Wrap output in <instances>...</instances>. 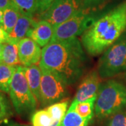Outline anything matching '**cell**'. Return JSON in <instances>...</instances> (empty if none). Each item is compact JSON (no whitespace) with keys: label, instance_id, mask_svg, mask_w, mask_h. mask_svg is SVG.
Here are the masks:
<instances>
[{"label":"cell","instance_id":"6da1fadb","mask_svg":"<svg viewBox=\"0 0 126 126\" xmlns=\"http://www.w3.org/2000/svg\"><path fill=\"white\" fill-rule=\"evenodd\" d=\"M41 68L57 74L71 86L79 80L86 71L87 58L78 38L54 41L42 48Z\"/></svg>","mask_w":126,"mask_h":126},{"label":"cell","instance_id":"7a4b0ae2","mask_svg":"<svg viewBox=\"0 0 126 126\" xmlns=\"http://www.w3.org/2000/svg\"><path fill=\"white\" fill-rule=\"evenodd\" d=\"M126 31V0L103 14L81 36V42L92 56L103 53Z\"/></svg>","mask_w":126,"mask_h":126},{"label":"cell","instance_id":"3957f363","mask_svg":"<svg viewBox=\"0 0 126 126\" xmlns=\"http://www.w3.org/2000/svg\"><path fill=\"white\" fill-rule=\"evenodd\" d=\"M126 108V86L109 80L101 84L94 104V114L99 119L109 118Z\"/></svg>","mask_w":126,"mask_h":126},{"label":"cell","instance_id":"277c9868","mask_svg":"<svg viewBox=\"0 0 126 126\" xmlns=\"http://www.w3.org/2000/svg\"><path fill=\"white\" fill-rule=\"evenodd\" d=\"M104 6H85L54 30L50 41L67 40L81 36L103 14Z\"/></svg>","mask_w":126,"mask_h":126},{"label":"cell","instance_id":"5b68a950","mask_svg":"<svg viewBox=\"0 0 126 126\" xmlns=\"http://www.w3.org/2000/svg\"><path fill=\"white\" fill-rule=\"evenodd\" d=\"M9 97L16 112L22 116L32 115L37 107V101L28 86L25 67L17 66L9 88Z\"/></svg>","mask_w":126,"mask_h":126},{"label":"cell","instance_id":"8992f818","mask_svg":"<svg viewBox=\"0 0 126 126\" xmlns=\"http://www.w3.org/2000/svg\"><path fill=\"white\" fill-rule=\"evenodd\" d=\"M126 70V31L103 53L97 72L102 79L110 78Z\"/></svg>","mask_w":126,"mask_h":126},{"label":"cell","instance_id":"52a82bcc","mask_svg":"<svg viewBox=\"0 0 126 126\" xmlns=\"http://www.w3.org/2000/svg\"><path fill=\"white\" fill-rule=\"evenodd\" d=\"M41 69L42 74L39 104L41 107H45L60 102L66 97L69 93V85L53 72L44 68H41Z\"/></svg>","mask_w":126,"mask_h":126},{"label":"cell","instance_id":"ba28073f","mask_svg":"<svg viewBox=\"0 0 126 126\" xmlns=\"http://www.w3.org/2000/svg\"><path fill=\"white\" fill-rule=\"evenodd\" d=\"M85 6L80 0H56L47 11L39 16V20H46L55 30Z\"/></svg>","mask_w":126,"mask_h":126},{"label":"cell","instance_id":"9c48e42d","mask_svg":"<svg viewBox=\"0 0 126 126\" xmlns=\"http://www.w3.org/2000/svg\"><path fill=\"white\" fill-rule=\"evenodd\" d=\"M101 77L97 71H92L86 75L78 87L74 102H85L97 97L102 84Z\"/></svg>","mask_w":126,"mask_h":126},{"label":"cell","instance_id":"30bf717a","mask_svg":"<svg viewBox=\"0 0 126 126\" xmlns=\"http://www.w3.org/2000/svg\"><path fill=\"white\" fill-rule=\"evenodd\" d=\"M41 52L40 46L29 37H25L18 42L19 60L23 67L39 64Z\"/></svg>","mask_w":126,"mask_h":126},{"label":"cell","instance_id":"8fae6325","mask_svg":"<svg viewBox=\"0 0 126 126\" xmlns=\"http://www.w3.org/2000/svg\"><path fill=\"white\" fill-rule=\"evenodd\" d=\"M54 34L53 26L44 20H36L30 30L27 37L34 41L41 47H44L49 44Z\"/></svg>","mask_w":126,"mask_h":126},{"label":"cell","instance_id":"7c38bea8","mask_svg":"<svg viewBox=\"0 0 126 126\" xmlns=\"http://www.w3.org/2000/svg\"><path fill=\"white\" fill-rule=\"evenodd\" d=\"M25 74L32 93L35 97L37 102L39 103L41 81L42 74L40 66L34 64L30 67H25Z\"/></svg>","mask_w":126,"mask_h":126},{"label":"cell","instance_id":"4fadbf2b","mask_svg":"<svg viewBox=\"0 0 126 126\" xmlns=\"http://www.w3.org/2000/svg\"><path fill=\"white\" fill-rule=\"evenodd\" d=\"M36 21L34 18L20 14L14 30L9 34L10 40L19 41L27 37L29 32L34 26Z\"/></svg>","mask_w":126,"mask_h":126},{"label":"cell","instance_id":"5bb4252c","mask_svg":"<svg viewBox=\"0 0 126 126\" xmlns=\"http://www.w3.org/2000/svg\"><path fill=\"white\" fill-rule=\"evenodd\" d=\"M18 42L19 41L10 40L7 43L4 44L1 63L14 67L21 65L18 54Z\"/></svg>","mask_w":126,"mask_h":126},{"label":"cell","instance_id":"9a60e30c","mask_svg":"<svg viewBox=\"0 0 126 126\" xmlns=\"http://www.w3.org/2000/svg\"><path fill=\"white\" fill-rule=\"evenodd\" d=\"M17 67L0 63V91L9 93L11 83Z\"/></svg>","mask_w":126,"mask_h":126},{"label":"cell","instance_id":"2e32d148","mask_svg":"<svg viewBox=\"0 0 126 126\" xmlns=\"http://www.w3.org/2000/svg\"><path fill=\"white\" fill-rule=\"evenodd\" d=\"M96 97L85 102H72L69 107L74 109L81 117L91 121L94 113V104Z\"/></svg>","mask_w":126,"mask_h":126},{"label":"cell","instance_id":"e0dca14e","mask_svg":"<svg viewBox=\"0 0 126 126\" xmlns=\"http://www.w3.org/2000/svg\"><path fill=\"white\" fill-rule=\"evenodd\" d=\"M11 5L23 15L34 18L37 11L36 0H9Z\"/></svg>","mask_w":126,"mask_h":126},{"label":"cell","instance_id":"ac0fdd59","mask_svg":"<svg viewBox=\"0 0 126 126\" xmlns=\"http://www.w3.org/2000/svg\"><path fill=\"white\" fill-rule=\"evenodd\" d=\"M20 14H21L13 6H10L4 10L3 28L9 34L14 30Z\"/></svg>","mask_w":126,"mask_h":126},{"label":"cell","instance_id":"d6986e66","mask_svg":"<svg viewBox=\"0 0 126 126\" xmlns=\"http://www.w3.org/2000/svg\"><path fill=\"white\" fill-rule=\"evenodd\" d=\"M90 121L81 117L74 109L69 107L61 121L60 126H88Z\"/></svg>","mask_w":126,"mask_h":126},{"label":"cell","instance_id":"ffe728a7","mask_svg":"<svg viewBox=\"0 0 126 126\" xmlns=\"http://www.w3.org/2000/svg\"><path fill=\"white\" fill-rule=\"evenodd\" d=\"M53 122V118L46 109L34 111L31 116L32 126H50Z\"/></svg>","mask_w":126,"mask_h":126},{"label":"cell","instance_id":"44dd1931","mask_svg":"<svg viewBox=\"0 0 126 126\" xmlns=\"http://www.w3.org/2000/svg\"><path fill=\"white\" fill-rule=\"evenodd\" d=\"M69 101H62L53 104L46 107V110L49 113L51 117L54 121H62L63 118L67 111Z\"/></svg>","mask_w":126,"mask_h":126},{"label":"cell","instance_id":"7402d4cb","mask_svg":"<svg viewBox=\"0 0 126 126\" xmlns=\"http://www.w3.org/2000/svg\"><path fill=\"white\" fill-rule=\"evenodd\" d=\"M13 115V111L8 98L0 91V123L5 121Z\"/></svg>","mask_w":126,"mask_h":126},{"label":"cell","instance_id":"603a6c76","mask_svg":"<svg viewBox=\"0 0 126 126\" xmlns=\"http://www.w3.org/2000/svg\"><path fill=\"white\" fill-rule=\"evenodd\" d=\"M107 126H126V112L120 111L110 116Z\"/></svg>","mask_w":126,"mask_h":126},{"label":"cell","instance_id":"cb8c5ba5","mask_svg":"<svg viewBox=\"0 0 126 126\" xmlns=\"http://www.w3.org/2000/svg\"><path fill=\"white\" fill-rule=\"evenodd\" d=\"M56 0H36L37 1V11L38 16L44 14L46 11L49 9V7L54 3Z\"/></svg>","mask_w":126,"mask_h":126},{"label":"cell","instance_id":"d4e9b609","mask_svg":"<svg viewBox=\"0 0 126 126\" xmlns=\"http://www.w3.org/2000/svg\"><path fill=\"white\" fill-rule=\"evenodd\" d=\"M86 6H104L109 0H80Z\"/></svg>","mask_w":126,"mask_h":126},{"label":"cell","instance_id":"484cf974","mask_svg":"<svg viewBox=\"0 0 126 126\" xmlns=\"http://www.w3.org/2000/svg\"><path fill=\"white\" fill-rule=\"evenodd\" d=\"M9 41V34L5 31L2 26H0V44H6Z\"/></svg>","mask_w":126,"mask_h":126},{"label":"cell","instance_id":"4316f807","mask_svg":"<svg viewBox=\"0 0 126 126\" xmlns=\"http://www.w3.org/2000/svg\"><path fill=\"white\" fill-rule=\"evenodd\" d=\"M10 6H12L9 0H0V9L3 11L5 9L9 7Z\"/></svg>","mask_w":126,"mask_h":126},{"label":"cell","instance_id":"83f0119b","mask_svg":"<svg viewBox=\"0 0 126 126\" xmlns=\"http://www.w3.org/2000/svg\"><path fill=\"white\" fill-rule=\"evenodd\" d=\"M3 16H4V11L0 9V26L3 27Z\"/></svg>","mask_w":126,"mask_h":126},{"label":"cell","instance_id":"f1b7e54d","mask_svg":"<svg viewBox=\"0 0 126 126\" xmlns=\"http://www.w3.org/2000/svg\"><path fill=\"white\" fill-rule=\"evenodd\" d=\"M6 126H27V125H24V124H20V123H11L9 125Z\"/></svg>","mask_w":126,"mask_h":126},{"label":"cell","instance_id":"f546056e","mask_svg":"<svg viewBox=\"0 0 126 126\" xmlns=\"http://www.w3.org/2000/svg\"><path fill=\"white\" fill-rule=\"evenodd\" d=\"M3 48H4V44H0V61L1 62V56L3 53Z\"/></svg>","mask_w":126,"mask_h":126},{"label":"cell","instance_id":"4dcf8cb0","mask_svg":"<svg viewBox=\"0 0 126 126\" xmlns=\"http://www.w3.org/2000/svg\"><path fill=\"white\" fill-rule=\"evenodd\" d=\"M60 124H61L60 121H54L53 123L50 126H60Z\"/></svg>","mask_w":126,"mask_h":126},{"label":"cell","instance_id":"1f68e13d","mask_svg":"<svg viewBox=\"0 0 126 126\" xmlns=\"http://www.w3.org/2000/svg\"></svg>","mask_w":126,"mask_h":126},{"label":"cell","instance_id":"d6a6232c","mask_svg":"<svg viewBox=\"0 0 126 126\" xmlns=\"http://www.w3.org/2000/svg\"><path fill=\"white\" fill-rule=\"evenodd\" d=\"M0 63H1V61H0Z\"/></svg>","mask_w":126,"mask_h":126}]
</instances>
